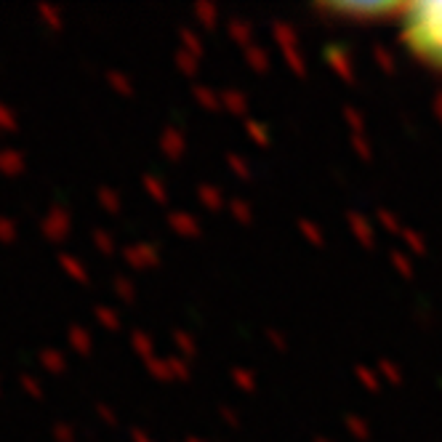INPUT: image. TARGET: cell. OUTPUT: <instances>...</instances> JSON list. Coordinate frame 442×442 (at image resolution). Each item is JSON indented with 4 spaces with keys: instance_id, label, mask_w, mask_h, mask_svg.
<instances>
[{
    "instance_id": "6da1fadb",
    "label": "cell",
    "mask_w": 442,
    "mask_h": 442,
    "mask_svg": "<svg viewBox=\"0 0 442 442\" xmlns=\"http://www.w3.org/2000/svg\"><path fill=\"white\" fill-rule=\"evenodd\" d=\"M397 33L416 64L442 75V0L405 3Z\"/></svg>"
},
{
    "instance_id": "7a4b0ae2",
    "label": "cell",
    "mask_w": 442,
    "mask_h": 442,
    "mask_svg": "<svg viewBox=\"0 0 442 442\" xmlns=\"http://www.w3.org/2000/svg\"><path fill=\"white\" fill-rule=\"evenodd\" d=\"M69 339H72V346H78L80 352H85V349L91 346V336L85 333L83 328H72V330H69Z\"/></svg>"
},
{
    "instance_id": "3957f363",
    "label": "cell",
    "mask_w": 442,
    "mask_h": 442,
    "mask_svg": "<svg viewBox=\"0 0 442 442\" xmlns=\"http://www.w3.org/2000/svg\"><path fill=\"white\" fill-rule=\"evenodd\" d=\"M21 163H24V157H21L19 152H14V150H8V152L0 154V166H3V168L19 170L21 168Z\"/></svg>"
},
{
    "instance_id": "277c9868",
    "label": "cell",
    "mask_w": 442,
    "mask_h": 442,
    "mask_svg": "<svg viewBox=\"0 0 442 442\" xmlns=\"http://www.w3.org/2000/svg\"><path fill=\"white\" fill-rule=\"evenodd\" d=\"M43 360H46V365H48V368H56V371H59V368H64V357H62V352H56V349H46V352H43Z\"/></svg>"
},
{
    "instance_id": "5b68a950",
    "label": "cell",
    "mask_w": 442,
    "mask_h": 442,
    "mask_svg": "<svg viewBox=\"0 0 442 442\" xmlns=\"http://www.w3.org/2000/svg\"><path fill=\"white\" fill-rule=\"evenodd\" d=\"M62 261L67 264V269H69V272H75V274H78V280H85V269H83V264H80V261H72V258H69L67 254L62 256Z\"/></svg>"
},
{
    "instance_id": "8992f818",
    "label": "cell",
    "mask_w": 442,
    "mask_h": 442,
    "mask_svg": "<svg viewBox=\"0 0 442 442\" xmlns=\"http://www.w3.org/2000/svg\"><path fill=\"white\" fill-rule=\"evenodd\" d=\"M96 315H99V317H104V323H107V325H118L115 312H109V309H104V306H99V309H96Z\"/></svg>"
},
{
    "instance_id": "52a82bcc",
    "label": "cell",
    "mask_w": 442,
    "mask_h": 442,
    "mask_svg": "<svg viewBox=\"0 0 442 442\" xmlns=\"http://www.w3.org/2000/svg\"><path fill=\"white\" fill-rule=\"evenodd\" d=\"M0 232H3V238H14V221L0 219Z\"/></svg>"
},
{
    "instance_id": "ba28073f",
    "label": "cell",
    "mask_w": 442,
    "mask_h": 442,
    "mask_svg": "<svg viewBox=\"0 0 442 442\" xmlns=\"http://www.w3.org/2000/svg\"><path fill=\"white\" fill-rule=\"evenodd\" d=\"M102 200L109 205V208H115V205H118V197L112 195V189H102Z\"/></svg>"
},
{
    "instance_id": "9c48e42d",
    "label": "cell",
    "mask_w": 442,
    "mask_h": 442,
    "mask_svg": "<svg viewBox=\"0 0 442 442\" xmlns=\"http://www.w3.org/2000/svg\"><path fill=\"white\" fill-rule=\"evenodd\" d=\"M109 80L115 83V88H128V80L123 75H118V72H109Z\"/></svg>"
},
{
    "instance_id": "30bf717a",
    "label": "cell",
    "mask_w": 442,
    "mask_h": 442,
    "mask_svg": "<svg viewBox=\"0 0 442 442\" xmlns=\"http://www.w3.org/2000/svg\"><path fill=\"white\" fill-rule=\"evenodd\" d=\"M21 381H24V387H27V389H30V391H35V394L40 391V387H37V381H35V378H30V375H24Z\"/></svg>"
},
{
    "instance_id": "8fae6325",
    "label": "cell",
    "mask_w": 442,
    "mask_h": 442,
    "mask_svg": "<svg viewBox=\"0 0 442 442\" xmlns=\"http://www.w3.org/2000/svg\"><path fill=\"white\" fill-rule=\"evenodd\" d=\"M40 11H43V14H46V17L48 19H53V24H59V11H56V8H48V6H43V8H40Z\"/></svg>"
},
{
    "instance_id": "7c38bea8",
    "label": "cell",
    "mask_w": 442,
    "mask_h": 442,
    "mask_svg": "<svg viewBox=\"0 0 442 442\" xmlns=\"http://www.w3.org/2000/svg\"><path fill=\"white\" fill-rule=\"evenodd\" d=\"M94 240H96L102 248H109V238H107V232H96V235H94Z\"/></svg>"
},
{
    "instance_id": "4fadbf2b",
    "label": "cell",
    "mask_w": 442,
    "mask_h": 442,
    "mask_svg": "<svg viewBox=\"0 0 442 442\" xmlns=\"http://www.w3.org/2000/svg\"><path fill=\"white\" fill-rule=\"evenodd\" d=\"M59 437H62V440H64V442L72 440V437H69V432H67V429H59Z\"/></svg>"
},
{
    "instance_id": "5bb4252c",
    "label": "cell",
    "mask_w": 442,
    "mask_h": 442,
    "mask_svg": "<svg viewBox=\"0 0 442 442\" xmlns=\"http://www.w3.org/2000/svg\"><path fill=\"white\" fill-rule=\"evenodd\" d=\"M0 115H6V118H14V115H8V112H6V109H0ZM0 123H3V120H0Z\"/></svg>"
}]
</instances>
